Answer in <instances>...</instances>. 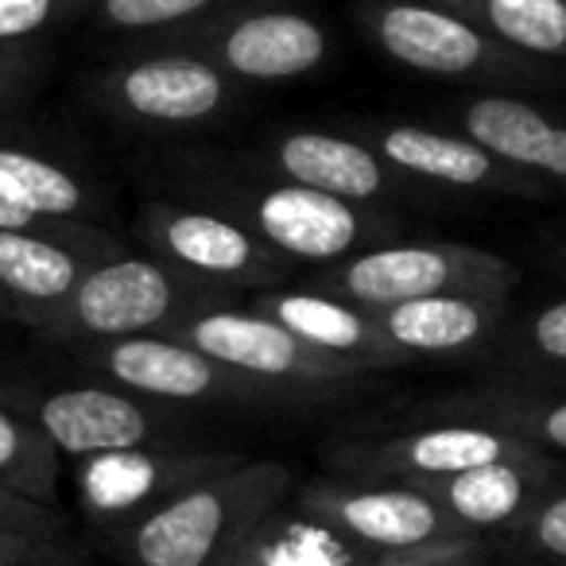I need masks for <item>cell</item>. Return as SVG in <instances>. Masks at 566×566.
I'll return each mask as SVG.
<instances>
[{
	"mask_svg": "<svg viewBox=\"0 0 566 566\" xmlns=\"http://www.w3.org/2000/svg\"><path fill=\"white\" fill-rule=\"evenodd\" d=\"M133 175L148 195L206 206L241 221L295 268H323L369 244L408 237L403 210L342 202L287 182L268 171L249 148L164 144L144 151L133 164Z\"/></svg>",
	"mask_w": 566,
	"mask_h": 566,
	"instance_id": "obj_1",
	"label": "cell"
},
{
	"mask_svg": "<svg viewBox=\"0 0 566 566\" xmlns=\"http://www.w3.org/2000/svg\"><path fill=\"white\" fill-rule=\"evenodd\" d=\"M82 105L125 136L182 140L213 133L249 102L226 71L190 48H133L94 66L78 82Z\"/></svg>",
	"mask_w": 566,
	"mask_h": 566,
	"instance_id": "obj_2",
	"label": "cell"
},
{
	"mask_svg": "<svg viewBox=\"0 0 566 566\" xmlns=\"http://www.w3.org/2000/svg\"><path fill=\"white\" fill-rule=\"evenodd\" d=\"M292 489V465L241 458L187 485L105 543L125 566H221Z\"/></svg>",
	"mask_w": 566,
	"mask_h": 566,
	"instance_id": "obj_3",
	"label": "cell"
},
{
	"mask_svg": "<svg viewBox=\"0 0 566 566\" xmlns=\"http://www.w3.org/2000/svg\"><path fill=\"white\" fill-rule=\"evenodd\" d=\"M354 20L369 48L400 71L454 82L465 90L563 94L566 66L520 55L478 24L434 0H354Z\"/></svg>",
	"mask_w": 566,
	"mask_h": 566,
	"instance_id": "obj_4",
	"label": "cell"
},
{
	"mask_svg": "<svg viewBox=\"0 0 566 566\" xmlns=\"http://www.w3.org/2000/svg\"><path fill=\"white\" fill-rule=\"evenodd\" d=\"M218 303H237V295L206 287L144 249H120L86 268L78 287L40 323L35 338L66 349L136 334H167L182 318Z\"/></svg>",
	"mask_w": 566,
	"mask_h": 566,
	"instance_id": "obj_5",
	"label": "cell"
},
{
	"mask_svg": "<svg viewBox=\"0 0 566 566\" xmlns=\"http://www.w3.org/2000/svg\"><path fill=\"white\" fill-rule=\"evenodd\" d=\"M167 334L198 346L226 369L241 373L244 380L272 392L283 408L287 403L346 400V396L373 385V373L354 369L338 357H326L323 349L307 346L272 315L241 300L198 311Z\"/></svg>",
	"mask_w": 566,
	"mask_h": 566,
	"instance_id": "obj_6",
	"label": "cell"
},
{
	"mask_svg": "<svg viewBox=\"0 0 566 566\" xmlns=\"http://www.w3.org/2000/svg\"><path fill=\"white\" fill-rule=\"evenodd\" d=\"M303 283L365 311H385L447 292L512 295L520 287V268L485 244L396 237L346 260L311 268Z\"/></svg>",
	"mask_w": 566,
	"mask_h": 566,
	"instance_id": "obj_7",
	"label": "cell"
},
{
	"mask_svg": "<svg viewBox=\"0 0 566 566\" xmlns=\"http://www.w3.org/2000/svg\"><path fill=\"white\" fill-rule=\"evenodd\" d=\"M171 48L206 55L252 94L326 71L334 55V32L307 0H237L175 35Z\"/></svg>",
	"mask_w": 566,
	"mask_h": 566,
	"instance_id": "obj_8",
	"label": "cell"
},
{
	"mask_svg": "<svg viewBox=\"0 0 566 566\" xmlns=\"http://www.w3.org/2000/svg\"><path fill=\"white\" fill-rule=\"evenodd\" d=\"M0 400L24 411L66 462L144 442H198L195 411L140 400L97 377L78 385H40L0 373Z\"/></svg>",
	"mask_w": 566,
	"mask_h": 566,
	"instance_id": "obj_9",
	"label": "cell"
},
{
	"mask_svg": "<svg viewBox=\"0 0 566 566\" xmlns=\"http://www.w3.org/2000/svg\"><path fill=\"white\" fill-rule=\"evenodd\" d=\"M90 377L113 388L140 396V400L164 403L179 411H264L283 408L272 392L244 380L241 373L226 369L190 342L175 334H136V338L86 342L66 346Z\"/></svg>",
	"mask_w": 566,
	"mask_h": 566,
	"instance_id": "obj_10",
	"label": "cell"
},
{
	"mask_svg": "<svg viewBox=\"0 0 566 566\" xmlns=\"http://www.w3.org/2000/svg\"><path fill=\"white\" fill-rule=\"evenodd\" d=\"M133 233L144 252L171 264L175 272L237 300L272 292L280 283H292L295 275L292 260L268 249L241 221L206 206L144 195V202L136 206Z\"/></svg>",
	"mask_w": 566,
	"mask_h": 566,
	"instance_id": "obj_11",
	"label": "cell"
},
{
	"mask_svg": "<svg viewBox=\"0 0 566 566\" xmlns=\"http://www.w3.org/2000/svg\"><path fill=\"white\" fill-rule=\"evenodd\" d=\"M233 462H241V454L206 442H144L71 462V485L86 524L109 539L187 485Z\"/></svg>",
	"mask_w": 566,
	"mask_h": 566,
	"instance_id": "obj_12",
	"label": "cell"
},
{
	"mask_svg": "<svg viewBox=\"0 0 566 566\" xmlns=\"http://www.w3.org/2000/svg\"><path fill=\"white\" fill-rule=\"evenodd\" d=\"M357 136L416 190H450V195L470 198H543L535 182L504 167L489 156L478 140H470L458 128L442 120L419 117H361L354 120Z\"/></svg>",
	"mask_w": 566,
	"mask_h": 566,
	"instance_id": "obj_13",
	"label": "cell"
},
{
	"mask_svg": "<svg viewBox=\"0 0 566 566\" xmlns=\"http://www.w3.org/2000/svg\"><path fill=\"white\" fill-rule=\"evenodd\" d=\"M0 190L55 229H109L113 190L102 175L55 128L24 117L0 120Z\"/></svg>",
	"mask_w": 566,
	"mask_h": 566,
	"instance_id": "obj_14",
	"label": "cell"
},
{
	"mask_svg": "<svg viewBox=\"0 0 566 566\" xmlns=\"http://www.w3.org/2000/svg\"><path fill=\"white\" fill-rule=\"evenodd\" d=\"M524 447L509 431H496L485 423H465V419H423L416 427L377 434H349L326 450L331 473L365 481H423L447 478L458 470L496 462V458L520 454Z\"/></svg>",
	"mask_w": 566,
	"mask_h": 566,
	"instance_id": "obj_15",
	"label": "cell"
},
{
	"mask_svg": "<svg viewBox=\"0 0 566 566\" xmlns=\"http://www.w3.org/2000/svg\"><path fill=\"white\" fill-rule=\"evenodd\" d=\"M434 120L478 140L543 195H566V109L547 94L462 90L434 109Z\"/></svg>",
	"mask_w": 566,
	"mask_h": 566,
	"instance_id": "obj_16",
	"label": "cell"
},
{
	"mask_svg": "<svg viewBox=\"0 0 566 566\" xmlns=\"http://www.w3.org/2000/svg\"><path fill=\"white\" fill-rule=\"evenodd\" d=\"M268 171L280 179L300 182L318 195L342 198L361 206H403L419 202L423 190L408 187L354 128H326V125H275L260 136L256 148H249Z\"/></svg>",
	"mask_w": 566,
	"mask_h": 566,
	"instance_id": "obj_17",
	"label": "cell"
},
{
	"mask_svg": "<svg viewBox=\"0 0 566 566\" xmlns=\"http://www.w3.org/2000/svg\"><path fill=\"white\" fill-rule=\"evenodd\" d=\"M292 496L311 509L318 520L346 535L349 543L373 551V555H392V551L423 547L434 539L462 535L450 516L408 481H365L342 478V473H318L311 481H295Z\"/></svg>",
	"mask_w": 566,
	"mask_h": 566,
	"instance_id": "obj_18",
	"label": "cell"
},
{
	"mask_svg": "<svg viewBox=\"0 0 566 566\" xmlns=\"http://www.w3.org/2000/svg\"><path fill=\"white\" fill-rule=\"evenodd\" d=\"M512 311V295L447 292L377 311V323L408 365H493Z\"/></svg>",
	"mask_w": 566,
	"mask_h": 566,
	"instance_id": "obj_19",
	"label": "cell"
},
{
	"mask_svg": "<svg viewBox=\"0 0 566 566\" xmlns=\"http://www.w3.org/2000/svg\"><path fill=\"white\" fill-rule=\"evenodd\" d=\"M128 249L113 229H90L78 237L0 233V315L40 331V323L78 287L86 268Z\"/></svg>",
	"mask_w": 566,
	"mask_h": 566,
	"instance_id": "obj_20",
	"label": "cell"
},
{
	"mask_svg": "<svg viewBox=\"0 0 566 566\" xmlns=\"http://www.w3.org/2000/svg\"><path fill=\"white\" fill-rule=\"evenodd\" d=\"M563 462L539 450L496 458V462L458 470L447 478L423 481V493L450 516L462 535L496 543L527 516L535 501L563 478Z\"/></svg>",
	"mask_w": 566,
	"mask_h": 566,
	"instance_id": "obj_21",
	"label": "cell"
},
{
	"mask_svg": "<svg viewBox=\"0 0 566 566\" xmlns=\"http://www.w3.org/2000/svg\"><path fill=\"white\" fill-rule=\"evenodd\" d=\"M252 307H260L264 315H272L280 326L303 338L307 346L323 349L326 357L354 365L365 373H392L403 369V357L388 346L385 331L377 323V311H365L349 300H338L331 292H318L311 283H280L272 292L252 295Z\"/></svg>",
	"mask_w": 566,
	"mask_h": 566,
	"instance_id": "obj_22",
	"label": "cell"
},
{
	"mask_svg": "<svg viewBox=\"0 0 566 566\" xmlns=\"http://www.w3.org/2000/svg\"><path fill=\"white\" fill-rule=\"evenodd\" d=\"M419 419H465V423H485L496 431H509L524 447L566 458V388H539L524 380L493 377L478 388H458L450 396H439L427 408H419Z\"/></svg>",
	"mask_w": 566,
	"mask_h": 566,
	"instance_id": "obj_23",
	"label": "cell"
},
{
	"mask_svg": "<svg viewBox=\"0 0 566 566\" xmlns=\"http://www.w3.org/2000/svg\"><path fill=\"white\" fill-rule=\"evenodd\" d=\"M369 558L373 551L349 543L287 493L221 566H369Z\"/></svg>",
	"mask_w": 566,
	"mask_h": 566,
	"instance_id": "obj_24",
	"label": "cell"
},
{
	"mask_svg": "<svg viewBox=\"0 0 566 566\" xmlns=\"http://www.w3.org/2000/svg\"><path fill=\"white\" fill-rule=\"evenodd\" d=\"M496 377L539 388H566V292L512 311L493 357Z\"/></svg>",
	"mask_w": 566,
	"mask_h": 566,
	"instance_id": "obj_25",
	"label": "cell"
},
{
	"mask_svg": "<svg viewBox=\"0 0 566 566\" xmlns=\"http://www.w3.org/2000/svg\"><path fill=\"white\" fill-rule=\"evenodd\" d=\"M496 43L566 66V0H434Z\"/></svg>",
	"mask_w": 566,
	"mask_h": 566,
	"instance_id": "obj_26",
	"label": "cell"
},
{
	"mask_svg": "<svg viewBox=\"0 0 566 566\" xmlns=\"http://www.w3.org/2000/svg\"><path fill=\"white\" fill-rule=\"evenodd\" d=\"M229 4L237 0H94L82 28L90 32V40L113 51L156 48Z\"/></svg>",
	"mask_w": 566,
	"mask_h": 566,
	"instance_id": "obj_27",
	"label": "cell"
},
{
	"mask_svg": "<svg viewBox=\"0 0 566 566\" xmlns=\"http://www.w3.org/2000/svg\"><path fill=\"white\" fill-rule=\"evenodd\" d=\"M66 458L12 403L0 400V489L59 512Z\"/></svg>",
	"mask_w": 566,
	"mask_h": 566,
	"instance_id": "obj_28",
	"label": "cell"
},
{
	"mask_svg": "<svg viewBox=\"0 0 566 566\" xmlns=\"http://www.w3.org/2000/svg\"><path fill=\"white\" fill-rule=\"evenodd\" d=\"M501 558H527V563H566V473L527 509V516L489 543Z\"/></svg>",
	"mask_w": 566,
	"mask_h": 566,
	"instance_id": "obj_29",
	"label": "cell"
},
{
	"mask_svg": "<svg viewBox=\"0 0 566 566\" xmlns=\"http://www.w3.org/2000/svg\"><path fill=\"white\" fill-rule=\"evenodd\" d=\"M90 9L94 0H0V43H55Z\"/></svg>",
	"mask_w": 566,
	"mask_h": 566,
	"instance_id": "obj_30",
	"label": "cell"
},
{
	"mask_svg": "<svg viewBox=\"0 0 566 566\" xmlns=\"http://www.w3.org/2000/svg\"><path fill=\"white\" fill-rule=\"evenodd\" d=\"M55 71L51 43H0V120L24 117Z\"/></svg>",
	"mask_w": 566,
	"mask_h": 566,
	"instance_id": "obj_31",
	"label": "cell"
},
{
	"mask_svg": "<svg viewBox=\"0 0 566 566\" xmlns=\"http://www.w3.org/2000/svg\"><path fill=\"white\" fill-rule=\"evenodd\" d=\"M0 566H86L66 527L0 524Z\"/></svg>",
	"mask_w": 566,
	"mask_h": 566,
	"instance_id": "obj_32",
	"label": "cell"
},
{
	"mask_svg": "<svg viewBox=\"0 0 566 566\" xmlns=\"http://www.w3.org/2000/svg\"><path fill=\"white\" fill-rule=\"evenodd\" d=\"M489 543L473 539V535H450V539H434L423 547L392 551V555H373L369 566H485L489 563Z\"/></svg>",
	"mask_w": 566,
	"mask_h": 566,
	"instance_id": "obj_33",
	"label": "cell"
},
{
	"mask_svg": "<svg viewBox=\"0 0 566 566\" xmlns=\"http://www.w3.org/2000/svg\"><path fill=\"white\" fill-rule=\"evenodd\" d=\"M0 524H24V527H66L63 516L55 509H43V504L17 496L9 489H0Z\"/></svg>",
	"mask_w": 566,
	"mask_h": 566,
	"instance_id": "obj_34",
	"label": "cell"
},
{
	"mask_svg": "<svg viewBox=\"0 0 566 566\" xmlns=\"http://www.w3.org/2000/svg\"><path fill=\"white\" fill-rule=\"evenodd\" d=\"M90 229H102V226H78V229H55L48 221L32 218L28 210H20L4 190H0V233H51V237H78L90 233Z\"/></svg>",
	"mask_w": 566,
	"mask_h": 566,
	"instance_id": "obj_35",
	"label": "cell"
},
{
	"mask_svg": "<svg viewBox=\"0 0 566 566\" xmlns=\"http://www.w3.org/2000/svg\"><path fill=\"white\" fill-rule=\"evenodd\" d=\"M543 256L558 275H566V229H551L543 233Z\"/></svg>",
	"mask_w": 566,
	"mask_h": 566,
	"instance_id": "obj_36",
	"label": "cell"
},
{
	"mask_svg": "<svg viewBox=\"0 0 566 566\" xmlns=\"http://www.w3.org/2000/svg\"><path fill=\"white\" fill-rule=\"evenodd\" d=\"M485 566H566V563H527V558H501L489 551V563Z\"/></svg>",
	"mask_w": 566,
	"mask_h": 566,
	"instance_id": "obj_37",
	"label": "cell"
},
{
	"mask_svg": "<svg viewBox=\"0 0 566 566\" xmlns=\"http://www.w3.org/2000/svg\"><path fill=\"white\" fill-rule=\"evenodd\" d=\"M0 323H4V315H0Z\"/></svg>",
	"mask_w": 566,
	"mask_h": 566,
	"instance_id": "obj_38",
	"label": "cell"
}]
</instances>
